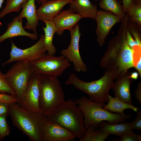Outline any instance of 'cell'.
<instances>
[{
  "instance_id": "1",
  "label": "cell",
  "mask_w": 141,
  "mask_h": 141,
  "mask_svg": "<svg viewBox=\"0 0 141 141\" xmlns=\"http://www.w3.org/2000/svg\"><path fill=\"white\" fill-rule=\"evenodd\" d=\"M129 17L127 13L122 19L116 35L110 39L108 47L101 59V67L115 73V80L134 67L135 48L127 44L126 32Z\"/></svg>"
},
{
  "instance_id": "2",
  "label": "cell",
  "mask_w": 141,
  "mask_h": 141,
  "mask_svg": "<svg viewBox=\"0 0 141 141\" xmlns=\"http://www.w3.org/2000/svg\"><path fill=\"white\" fill-rule=\"evenodd\" d=\"M9 115L12 124L32 141H42L43 128L48 120L42 113L28 111L18 103L9 104Z\"/></svg>"
},
{
  "instance_id": "3",
  "label": "cell",
  "mask_w": 141,
  "mask_h": 141,
  "mask_svg": "<svg viewBox=\"0 0 141 141\" xmlns=\"http://www.w3.org/2000/svg\"><path fill=\"white\" fill-rule=\"evenodd\" d=\"M48 120L56 122L80 139L86 130L83 113L75 100H64L48 116Z\"/></svg>"
},
{
  "instance_id": "4",
  "label": "cell",
  "mask_w": 141,
  "mask_h": 141,
  "mask_svg": "<svg viewBox=\"0 0 141 141\" xmlns=\"http://www.w3.org/2000/svg\"><path fill=\"white\" fill-rule=\"evenodd\" d=\"M75 101L83 113L86 130L91 125H93L96 128L103 121H107L111 124L124 122L132 116L130 114L122 115L111 113L103 108L106 104L105 103L92 101L84 96L76 98Z\"/></svg>"
},
{
  "instance_id": "5",
  "label": "cell",
  "mask_w": 141,
  "mask_h": 141,
  "mask_svg": "<svg viewBox=\"0 0 141 141\" xmlns=\"http://www.w3.org/2000/svg\"><path fill=\"white\" fill-rule=\"evenodd\" d=\"M115 73L105 70L99 79L86 82L79 78L75 73L70 74L65 82L88 95L90 100L102 103L108 102L109 92L115 80Z\"/></svg>"
},
{
  "instance_id": "6",
  "label": "cell",
  "mask_w": 141,
  "mask_h": 141,
  "mask_svg": "<svg viewBox=\"0 0 141 141\" xmlns=\"http://www.w3.org/2000/svg\"><path fill=\"white\" fill-rule=\"evenodd\" d=\"M57 77L46 75H40L39 107L41 112L48 116L65 100L62 88Z\"/></svg>"
},
{
  "instance_id": "7",
  "label": "cell",
  "mask_w": 141,
  "mask_h": 141,
  "mask_svg": "<svg viewBox=\"0 0 141 141\" xmlns=\"http://www.w3.org/2000/svg\"><path fill=\"white\" fill-rule=\"evenodd\" d=\"M33 72L29 63L17 62L4 74L8 84L16 93L19 104L23 99L29 79Z\"/></svg>"
},
{
  "instance_id": "8",
  "label": "cell",
  "mask_w": 141,
  "mask_h": 141,
  "mask_svg": "<svg viewBox=\"0 0 141 141\" xmlns=\"http://www.w3.org/2000/svg\"><path fill=\"white\" fill-rule=\"evenodd\" d=\"M34 72L39 75L58 77L71 65L64 56H56L47 54L41 58L30 63Z\"/></svg>"
},
{
  "instance_id": "9",
  "label": "cell",
  "mask_w": 141,
  "mask_h": 141,
  "mask_svg": "<svg viewBox=\"0 0 141 141\" xmlns=\"http://www.w3.org/2000/svg\"><path fill=\"white\" fill-rule=\"evenodd\" d=\"M11 42L10 57L2 64L3 66L14 62L30 63L40 59L46 54V50L44 43V35L43 34L41 35L39 40L35 44L25 49L18 48L12 40H11Z\"/></svg>"
},
{
  "instance_id": "10",
  "label": "cell",
  "mask_w": 141,
  "mask_h": 141,
  "mask_svg": "<svg viewBox=\"0 0 141 141\" xmlns=\"http://www.w3.org/2000/svg\"><path fill=\"white\" fill-rule=\"evenodd\" d=\"M69 31L71 37L70 44L67 48L61 51V54L73 63L75 71L78 72L86 73L87 70V67L83 61L79 51V42L81 33L79 24Z\"/></svg>"
},
{
  "instance_id": "11",
  "label": "cell",
  "mask_w": 141,
  "mask_h": 141,
  "mask_svg": "<svg viewBox=\"0 0 141 141\" xmlns=\"http://www.w3.org/2000/svg\"><path fill=\"white\" fill-rule=\"evenodd\" d=\"M122 19L111 12L102 10H98L95 20L97 27L95 33L98 45L101 47L114 26L121 21Z\"/></svg>"
},
{
  "instance_id": "12",
  "label": "cell",
  "mask_w": 141,
  "mask_h": 141,
  "mask_svg": "<svg viewBox=\"0 0 141 141\" xmlns=\"http://www.w3.org/2000/svg\"><path fill=\"white\" fill-rule=\"evenodd\" d=\"M40 75L33 72L30 77L23 99L19 105L28 111L42 113L39 103Z\"/></svg>"
},
{
  "instance_id": "13",
  "label": "cell",
  "mask_w": 141,
  "mask_h": 141,
  "mask_svg": "<svg viewBox=\"0 0 141 141\" xmlns=\"http://www.w3.org/2000/svg\"><path fill=\"white\" fill-rule=\"evenodd\" d=\"M75 138L72 133L56 122L48 120L44 126L42 141H69Z\"/></svg>"
},
{
  "instance_id": "14",
  "label": "cell",
  "mask_w": 141,
  "mask_h": 141,
  "mask_svg": "<svg viewBox=\"0 0 141 141\" xmlns=\"http://www.w3.org/2000/svg\"><path fill=\"white\" fill-rule=\"evenodd\" d=\"M73 0H54L41 4L37 9V14L39 20H52L66 5Z\"/></svg>"
},
{
  "instance_id": "15",
  "label": "cell",
  "mask_w": 141,
  "mask_h": 141,
  "mask_svg": "<svg viewBox=\"0 0 141 141\" xmlns=\"http://www.w3.org/2000/svg\"><path fill=\"white\" fill-rule=\"evenodd\" d=\"M82 18L70 8L61 11L52 20L56 27V33L61 36L65 30L70 31Z\"/></svg>"
},
{
  "instance_id": "16",
  "label": "cell",
  "mask_w": 141,
  "mask_h": 141,
  "mask_svg": "<svg viewBox=\"0 0 141 141\" xmlns=\"http://www.w3.org/2000/svg\"><path fill=\"white\" fill-rule=\"evenodd\" d=\"M128 71L115 79L113 82L111 89L115 96L122 101L132 104L130 87L134 80L129 77Z\"/></svg>"
},
{
  "instance_id": "17",
  "label": "cell",
  "mask_w": 141,
  "mask_h": 141,
  "mask_svg": "<svg viewBox=\"0 0 141 141\" xmlns=\"http://www.w3.org/2000/svg\"><path fill=\"white\" fill-rule=\"evenodd\" d=\"M23 19H20L17 16H16L8 24L6 31L0 36V44L7 39L19 36H27L33 40L37 39V34L29 33L25 30L22 25Z\"/></svg>"
},
{
  "instance_id": "18",
  "label": "cell",
  "mask_w": 141,
  "mask_h": 141,
  "mask_svg": "<svg viewBox=\"0 0 141 141\" xmlns=\"http://www.w3.org/2000/svg\"><path fill=\"white\" fill-rule=\"evenodd\" d=\"M35 0H28L22 7V10L18 16L20 19H26L27 21L24 27L25 29L32 30L37 34V28L39 20L37 14Z\"/></svg>"
},
{
  "instance_id": "19",
  "label": "cell",
  "mask_w": 141,
  "mask_h": 141,
  "mask_svg": "<svg viewBox=\"0 0 141 141\" xmlns=\"http://www.w3.org/2000/svg\"><path fill=\"white\" fill-rule=\"evenodd\" d=\"M69 8L82 18L95 20L98 10L96 5L90 0H73L69 4Z\"/></svg>"
},
{
  "instance_id": "20",
  "label": "cell",
  "mask_w": 141,
  "mask_h": 141,
  "mask_svg": "<svg viewBox=\"0 0 141 141\" xmlns=\"http://www.w3.org/2000/svg\"><path fill=\"white\" fill-rule=\"evenodd\" d=\"M99 130L109 134H114L119 137L132 131L130 123L123 122L119 124H111L106 121L101 122L99 125Z\"/></svg>"
},
{
  "instance_id": "21",
  "label": "cell",
  "mask_w": 141,
  "mask_h": 141,
  "mask_svg": "<svg viewBox=\"0 0 141 141\" xmlns=\"http://www.w3.org/2000/svg\"><path fill=\"white\" fill-rule=\"evenodd\" d=\"M108 103L103 108L112 112H115L125 115L124 110L127 109L132 110L137 113L139 108L133 106L132 104L125 102L120 99L118 97H113L110 95L108 96Z\"/></svg>"
},
{
  "instance_id": "22",
  "label": "cell",
  "mask_w": 141,
  "mask_h": 141,
  "mask_svg": "<svg viewBox=\"0 0 141 141\" xmlns=\"http://www.w3.org/2000/svg\"><path fill=\"white\" fill-rule=\"evenodd\" d=\"M45 24V27H43L44 33V43L47 54L54 55L56 50L53 44V39L56 30L54 23L52 20L43 21Z\"/></svg>"
},
{
  "instance_id": "23",
  "label": "cell",
  "mask_w": 141,
  "mask_h": 141,
  "mask_svg": "<svg viewBox=\"0 0 141 141\" xmlns=\"http://www.w3.org/2000/svg\"><path fill=\"white\" fill-rule=\"evenodd\" d=\"M99 5L101 9L111 12L122 19L125 16L122 6L117 0H101Z\"/></svg>"
},
{
  "instance_id": "24",
  "label": "cell",
  "mask_w": 141,
  "mask_h": 141,
  "mask_svg": "<svg viewBox=\"0 0 141 141\" xmlns=\"http://www.w3.org/2000/svg\"><path fill=\"white\" fill-rule=\"evenodd\" d=\"M93 125H90L86 130L83 137L79 139L80 141H104L109 134L104 133L99 129L96 130Z\"/></svg>"
},
{
  "instance_id": "25",
  "label": "cell",
  "mask_w": 141,
  "mask_h": 141,
  "mask_svg": "<svg viewBox=\"0 0 141 141\" xmlns=\"http://www.w3.org/2000/svg\"><path fill=\"white\" fill-rule=\"evenodd\" d=\"M28 0H6V5L0 13V19L8 13L19 12Z\"/></svg>"
},
{
  "instance_id": "26",
  "label": "cell",
  "mask_w": 141,
  "mask_h": 141,
  "mask_svg": "<svg viewBox=\"0 0 141 141\" xmlns=\"http://www.w3.org/2000/svg\"><path fill=\"white\" fill-rule=\"evenodd\" d=\"M131 21L141 25V3H132L126 13Z\"/></svg>"
},
{
  "instance_id": "27",
  "label": "cell",
  "mask_w": 141,
  "mask_h": 141,
  "mask_svg": "<svg viewBox=\"0 0 141 141\" xmlns=\"http://www.w3.org/2000/svg\"><path fill=\"white\" fill-rule=\"evenodd\" d=\"M0 93H7L16 97L15 92L8 84L4 74L2 73L0 69Z\"/></svg>"
},
{
  "instance_id": "28",
  "label": "cell",
  "mask_w": 141,
  "mask_h": 141,
  "mask_svg": "<svg viewBox=\"0 0 141 141\" xmlns=\"http://www.w3.org/2000/svg\"><path fill=\"white\" fill-rule=\"evenodd\" d=\"M6 117L0 116V140L5 136L9 135L10 130L7 122Z\"/></svg>"
},
{
  "instance_id": "29",
  "label": "cell",
  "mask_w": 141,
  "mask_h": 141,
  "mask_svg": "<svg viewBox=\"0 0 141 141\" xmlns=\"http://www.w3.org/2000/svg\"><path fill=\"white\" fill-rule=\"evenodd\" d=\"M119 139L111 140L114 141H140L141 134H137L133 131L120 137Z\"/></svg>"
},
{
  "instance_id": "30",
  "label": "cell",
  "mask_w": 141,
  "mask_h": 141,
  "mask_svg": "<svg viewBox=\"0 0 141 141\" xmlns=\"http://www.w3.org/2000/svg\"><path fill=\"white\" fill-rule=\"evenodd\" d=\"M0 102L9 104L13 103H18L17 97L5 93H0Z\"/></svg>"
},
{
  "instance_id": "31",
  "label": "cell",
  "mask_w": 141,
  "mask_h": 141,
  "mask_svg": "<svg viewBox=\"0 0 141 141\" xmlns=\"http://www.w3.org/2000/svg\"><path fill=\"white\" fill-rule=\"evenodd\" d=\"M126 38L127 44L131 48L134 49L137 47H141V44L139 43L134 40L127 27L126 32Z\"/></svg>"
},
{
  "instance_id": "32",
  "label": "cell",
  "mask_w": 141,
  "mask_h": 141,
  "mask_svg": "<svg viewBox=\"0 0 141 141\" xmlns=\"http://www.w3.org/2000/svg\"><path fill=\"white\" fill-rule=\"evenodd\" d=\"M137 116L134 120L131 123H130L131 129H136L141 131V111L138 110L137 112Z\"/></svg>"
},
{
  "instance_id": "33",
  "label": "cell",
  "mask_w": 141,
  "mask_h": 141,
  "mask_svg": "<svg viewBox=\"0 0 141 141\" xmlns=\"http://www.w3.org/2000/svg\"><path fill=\"white\" fill-rule=\"evenodd\" d=\"M9 104L0 102V116H3L6 117L9 115Z\"/></svg>"
},
{
  "instance_id": "34",
  "label": "cell",
  "mask_w": 141,
  "mask_h": 141,
  "mask_svg": "<svg viewBox=\"0 0 141 141\" xmlns=\"http://www.w3.org/2000/svg\"><path fill=\"white\" fill-rule=\"evenodd\" d=\"M135 96L139 103L141 104V82L138 83V86L135 91Z\"/></svg>"
},
{
  "instance_id": "35",
  "label": "cell",
  "mask_w": 141,
  "mask_h": 141,
  "mask_svg": "<svg viewBox=\"0 0 141 141\" xmlns=\"http://www.w3.org/2000/svg\"><path fill=\"white\" fill-rule=\"evenodd\" d=\"M122 8L124 13H126L132 3V0H122Z\"/></svg>"
},
{
  "instance_id": "36",
  "label": "cell",
  "mask_w": 141,
  "mask_h": 141,
  "mask_svg": "<svg viewBox=\"0 0 141 141\" xmlns=\"http://www.w3.org/2000/svg\"><path fill=\"white\" fill-rule=\"evenodd\" d=\"M134 67L137 71L139 75L141 78V56L139 57L135 64Z\"/></svg>"
},
{
  "instance_id": "37",
  "label": "cell",
  "mask_w": 141,
  "mask_h": 141,
  "mask_svg": "<svg viewBox=\"0 0 141 141\" xmlns=\"http://www.w3.org/2000/svg\"><path fill=\"white\" fill-rule=\"evenodd\" d=\"M139 76L138 72L137 71L133 72L130 74V77L133 80L137 79Z\"/></svg>"
},
{
  "instance_id": "38",
  "label": "cell",
  "mask_w": 141,
  "mask_h": 141,
  "mask_svg": "<svg viewBox=\"0 0 141 141\" xmlns=\"http://www.w3.org/2000/svg\"><path fill=\"white\" fill-rule=\"evenodd\" d=\"M54 0H36L38 4H42L46 2Z\"/></svg>"
},
{
  "instance_id": "39",
  "label": "cell",
  "mask_w": 141,
  "mask_h": 141,
  "mask_svg": "<svg viewBox=\"0 0 141 141\" xmlns=\"http://www.w3.org/2000/svg\"><path fill=\"white\" fill-rule=\"evenodd\" d=\"M4 0H0V9L2 7V4L4 2ZM3 25L2 23L0 21V26Z\"/></svg>"
},
{
  "instance_id": "40",
  "label": "cell",
  "mask_w": 141,
  "mask_h": 141,
  "mask_svg": "<svg viewBox=\"0 0 141 141\" xmlns=\"http://www.w3.org/2000/svg\"><path fill=\"white\" fill-rule=\"evenodd\" d=\"M132 2L136 3H141V0H132Z\"/></svg>"
},
{
  "instance_id": "41",
  "label": "cell",
  "mask_w": 141,
  "mask_h": 141,
  "mask_svg": "<svg viewBox=\"0 0 141 141\" xmlns=\"http://www.w3.org/2000/svg\"><path fill=\"white\" fill-rule=\"evenodd\" d=\"M94 0L95 1H98L99 0Z\"/></svg>"
},
{
  "instance_id": "42",
  "label": "cell",
  "mask_w": 141,
  "mask_h": 141,
  "mask_svg": "<svg viewBox=\"0 0 141 141\" xmlns=\"http://www.w3.org/2000/svg\"><path fill=\"white\" fill-rule=\"evenodd\" d=\"M119 0V2H121L120 0Z\"/></svg>"
}]
</instances>
